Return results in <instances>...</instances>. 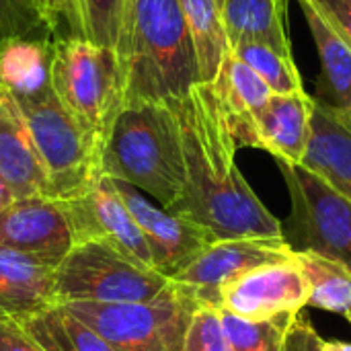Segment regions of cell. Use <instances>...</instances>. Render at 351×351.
Wrapping results in <instances>:
<instances>
[{
  "label": "cell",
  "mask_w": 351,
  "mask_h": 351,
  "mask_svg": "<svg viewBox=\"0 0 351 351\" xmlns=\"http://www.w3.org/2000/svg\"><path fill=\"white\" fill-rule=\"evenodd\" d=\"M0 319H6V317H2V315H0Z\"/></svg>",
  "instance_id": "cell-38"
},
{
  "label": "cell",
  "mask_w": 351,
  "mask_h": 351,
  "mask_svg": "<svg viewBox=\"0 0 351 351\" xmlns=\"http://www.w3.org/2000/svg\"><path fill=\"white\" fill-rule=\"evenodd\" d=\"M218 4H220V8H222V4H224V0H216Z\"/></svg>",
  "instance_id": "cell-37"
},
{
  "label": "cell",
  "mask_w": 351,
  "mask_h": 351,
  "mask_svg": "<svg viewBox=\"0 0 351 351\" xmlns=\"http://www.w3.org/2000/svg\"><path fill=\"white\" fill-rule=\"evenodd\" d=\"M315 99L306 90L274 93L257 121V148L286 165H302L313 132Z\"/></svg>",
  "instance_id": "cell-17"
},
{
  "label": "cell",
  "mask_w": 351,
  "mask_h": 351,
  "mask_svg": "<svg viewBox=\"0 0 351 351\" xmlns=\"http://www.w3.org/2000/svg\"><path fill=\"white\" fill-rule=\"evenodd\" d=\"M218 311L232 351H284L286 331L292 319L298 315L296 313V315H282L267 321H249L224 308Z\"/></svg>",
  "instance_id": "cell-26"
},
{
  "label": "cell",
  "mask_w": 351,
  "mask_h": 351,
  "mask_svg": "<svg viewBox=\"0 0 351 351\" xmlns=\"http://www.w3.org/2000/svg\"><path fill=\"white\" fill-rule=\"evenodd\" d=\"M351 49V0H308Z\"/></svg>",
  "instance_id": "cell-32"
},
{
  "label": "cell",
  "mask_w": 351,
  "mask_h": 351,
  "mask_svg": "<svg viewBox=\"0 0 351 351\" xmlns=\"http://www.w3.org/2000/svg\"><path fill=\"white\" fill-rule=\"evenodd\" d=\"M298 4L304 12L321 60L317 95L313 99L351 130V49L308 0H298Z\"/></svg>",
  "instance_id": "cell-18"
},
{
  "label": "cell",
  "mask_w": 351,
  "mask_h": 351,
  "mask_svg": "<svg viewBox=\"0 0 351 351\" xmlns=\"http://www.w3.org/2000/svg\"><path fill=\"white\" fill-rule=\"evenodd\" d=\"M51 88L76 121L101 144L125 103L115 47L84 37L51 41Z\"/></svg>",
  "instance_id": "cell-5"
},
{
  "label": "cell",
  "mask_w": 351,
  "mask_h": 351,
  "mask_svg": "<svg viewBox=\"0 0 351 351\" xmlns=\"http://www.w3.org/2000/svg\"><path fill=\"white\" fill-rule=\"evenodd\" d=\"M181 8L195 47L199 80L214 84L222 62L230 51L222 8L216 0H181Z\"/></svg>",
  "instance_id": "cell-21"
},
{
  "label": "cell",
  "mask_w": 351,
  "mask_h": 351,
  "mask_svg": "<svg viewBox=\"0 0 351 351\" xmlns=\"http://www.w3.org/2000/svg\"><path fill=\"white\" fill-rule=\"evenodd\" d=\"M212 88L237 148H257V121L274 95L271 88L232 51L226 53Z\"/></svg>",
  "instance_id": "cell-15"
},
{
  "label": "cell",
  "mask_w": 351,
  "mask_h": 351,
  "mask_svg": "<svg viewBox=\"0 0 351 351\" xmlns=\"http://www.w3.org/2000/svg\"><path fill=\"white\" fill-rule=\"evenodd\" d=\"M294 257L292 247L284 239L247 237L214 241L189 265L177 271L171 282L191 290L202 304L218 308L220 288L265 263L288 261Z\"/></svg>",
  "instance_id": "cell-9"
},
{
  "label": "cell",
  "mask_w": 351,
  "mask_h": 351,
  "mask_svg": "<svg viewBox=\"0 0 351 351\" xmlns=\"http://www.w3.org/2000/svg\"><path fill=\"white\" fill-rule=\"evenodd\" d=\"M286 8L288 0H224L222 19L230 47L241 41H263L292 53Z\"/></svg>",
  "instance_id": "cell-20"
},
{
  "label": "cell",
  "mask_w": 351,
  "mask_h": 351,
  "mask_svg": "<svg viewBox=\"0 0 351 351\" xmlns=\"http://www.w3.org/2000/svg\"><path fill=\"white\" fill-rule=\"evenodd\" d=\"M51 82V41L12 39L0 47V86L12 97L31 95Z\"/></svg>",
  "instance_id": "cell-22"
},
{
  "label": "cell",
  "mask_w": 351,
  "mask_h": 351,
  "mask_svg": "<svg viewBox=\"0 0 351 351\" xmlns=\"http://www.w3.org/2000/svg\"><path fill=\"white\" fill-rule=\"evenodd\" d=\"M0 351H45L14 319H0Z\"/></svg>",
  "instance_id": "cell-33"
},
{
  "label": "cell",
  "mask_w": 351,
  "mask_h": 351,
  "mask_svg": "<svg viewBox=\"0 0 351 351\" xmlns=\"http://www.w3.org/2000/svg\"><path fill=\"white\" fill-rule=\"evenodd\" d=\"M183 134L185 187L167 210L214 234L216 241L282 237V222L263 206L237 165V144L212 84H195L171 103Z\"/></svg>",
  "instance_id": "cell-1"
},
{
  "label": "cell",
  "mask_w": 351,
  "mask_h": 351,
  "mask_svg": "<svg viewBox=\"0 0 351 351\" xmlns=\"http://www.w3.org/2000/svg\"><path fill=\"white\" fill-rule=\"evenodd\" d=\"M284 351H325V339H321L319 331L304 311H300L292 319L286 331Z\"/></svg>",
  "instance_id": "cell-31"
},
{
  "label": "cell",
  "mask_w": 351,
  "mask_h": 351,
  "mask_svg": "<svg viewBox=\"0 0 351 351\" xmlns=\"http://www.w3.org/2000/svg\"><path fill=\"white\" fill-rule=\"evenodd\" d=\"M60 263L0 247V315L23 321L56 306Z\"/></svg>",
  "instance_id": "cell-16"
},
{
  "label": "cell",
  "mask_w": 351,
  "mask_h": 351,
  "mask_svg": "<svg viewBox=\"0 0 351 351\" xmlns=\"http://www.w3.org/2000/svg\"><path fill=\"white\" fill-rule=\"evenodd\" d=\"M109 181L138 222L152 257V267L169 280L216 241L204 226L150 204L136 187Z\"/></svg>",
  "instance_id": "cell-12"
},
{
  "label": "cell",
  "mask_w": 351,
  "mask_h": 351,
  "mask_svg": "<svg viewBox=\"0 0 351 351\" xmlns=\"http://www.w3.org/2000/svg\"><path fill=\"white\" fill-rule=\"evenodd\" d=\"M74 239L62 204L49 197L14 199L0 212V247L60 263Z\"/></svg>",
  "instance_id": "cell-13"
},
{
  "label": "cell",
  "mask_w": 351,
  "mask_h": 351,
  "mask_svg": "<svg viewBox=\"0 0 351 351\" xmlns=\"http://www.w3.org/2000/svg\"><path fill=\"white\" fill-rule=\"evenodd\" d=\"M101 175L128 183L171 210L185 187L183 134L173 105L123 103L101 148Z\"/></svg>",
  "instance_id": "cell-3"
},
{
  "label": "cell",
  "mask_w": 351,
  "mask_h": 351,
  "mask_svg": "<svg viewBox=\"0 0 351 351\" xmlns=\"http://www.w3.org/2000/svg\"><path fill=\"white\" fill-rule=\"evenodd\" d=\"M12 202H14V195H12V191L8 189V185H6V183L2 181V177H0V212L6 210Z\"/></svg>",
  "instance_id": "cell-34"
},
{
  "label": "cell",
  "mask_w": 351,
  "mask_h": 351,
  "mask_svg": "<svg viewBox=\"0 0 351 351\" xmlns=\"http://www.w3.org/2000/svg\"><path fill=\"white\" fill-rule=\"evenodd\" d=\"M346 319H348V321H350V323H351V308H350V311H348V313H346Z\"/></svg>",
  "instance_id": "cell-36"
},
{
  "label": "cell",
  "mask_w": 351,
  "mask_h": 351,
  "mask_svg": "<svg viewBox=\"0 0 351 351\" xmlns=\"http://www.w3.org/2000/svg\"><path fill=\"white\" fill-rule=\"evenodd\" d=\"M123 6L125 0H78L82 37L99 45L115 47Z\"/></svg>",
  "instance_id": "cell-27"
},
{
  "label": "cell",
  "mask_w": 351,
  "mask_h": 351,
  "mask_svg": "<svg viewBox=\"0 0 351 351\" xmlns=\"http://www.w3.org/2000/svg\"><path fill=\"white\" fill-rule=\"evenodd\" d=\"M47 175V197L68 202L99 183L101 144L56 97L51 82L14 97Z\"/></svg>",
  "instance_id": "cell-4"
},
{
  "label": "cell",
  "mask_w": 351,
  "mask_h": 351,
  "mask_svg": "<svg viewBox=\"0 0 351 351\" xmlns=\"http://www.w3.org/2000/svg\"><path fill=\"white\" fill-rule=\"evenodd\" d=\"M294 259L311 286L306 306L346 315L351 308L350 267L315 251H294Z\"/></svg>",
  "instance_id": "cell-24"
},
{
  "label": "cell",
  "mask_w": 351,
  "mask_h": 351,
  "mask_svg": "<svg viewBox=\"0 0 351 351\" xmlns=\"http://www.w3.org/2000/svg\"><path fill=\"white\" fill-rule=\"evenodd\" d=\"M33 4L49 27L53 41L82 37L78 0H33Z\"/></svg>",
  "instance_id": "cell-30"
},
{
  "label": "cell",
  "mask_w": 351,
  "mask_h": 351,
  "mask_svg": "<svg viewBox=\"0 0 351 351\" xmlns=\"http://www.w3.org/2000/svg\"><path fill=\"white\" fill-rule=\"evenodd\" d=\"M230 51L243 60L249 68H253L263 82L271 88V93L288 95L296 90H304L302 76L294 64L292 53H286L263 41H241L230 47Z\"/></svg>",
  "instance_id": "cell-25"
},
{
  "label": "cell",
  "mask_w": 351,
  "mask_h": 351,
  "mask_svg": "<svg viewBox=\"0 0 351 351\" xmlns=\"http://www.w3.org/2000/svg\"><path fill=\"white\" fill-rule=\"evenodd\" d=\"M115 51L125 103H173L202 82L181 0H125Z\"/></svg>",
  "instance_id": "cell-2"
},
{
  "label": "cell",
  "mask_w": 351,
  "mask_h": 351,
  "mask_svg": "<svg viewBox=\"0 0 351 351\" xmlns=\"http://www.w3.org/2000/svg\"><path fill=\"white\" fill-rule=\"evenodd\" d=\"M169 284L167 276L105 243H74L56 269V304L146 302Z\"/></svg>",
  "instance_id": "cell-7"
},
{
  "label": "cell",
  "mask_w": 351,
  "mask_h": 351,
  "mask_svg": "<svg viewBox=\"0 0 351 351\" xmlns=\"http://www.w3.org/2000/svg\"><path fill=\"white\" fill-rule=\"evenodd\" d=\"M45 351H113V348L66 306L56 304L19 321Z\"/></svg>",
  "instance_id": "cell-23"
},
{
  "label": "cell",
  "mask_w": 351,
  "mask_h": 351,
  "mask_svg": "<svg viewBox=\"0 0 351 351\" xmlns=\"http://www.w3.org/2000/svg\"><path fill=\"white\" fill-rule=\"evenodd\" d=\"M278 167L292 202L284 241L292 251H315L351 269V202L302 165Z\"/></svg>",
  "instance_id": "cell-8"
},
{
  "label": "cell",
  "mask_w": 351,
  "mask_h": 351,
  "mask_svg": "<svg viewBox=\"0 0 351 351\" xmlns=\"http://www.w3.org/2000/svg\"><path fill=\"white\" fill-rule=\"evenodd\" d=\"M183 351H232L218 308L202 304L193 313L185 333Z\"/></svg>",
  "instance_id": "cell-29"
},
{
  "label": "cell",
  "mask_w": 351,
  "mask_h": 351,
  "mask_svg": "<svg viewBox=\"0 0 351 351\" xmlns=\"http://www.w3.org/2000/svg\"><path fill=\"white\" fill-rule=\"evenodd\" d=\"M62 306L97 331L113 351H183L187 327L202 302L191 290L171 282L162 294L146 302Z\"/></svg>",
  "instance_id": "cell-6"
},
{
  "label": "cell",
  "mask_w": 351,
  "mask_h": 351,
  "mask_svg": "<svg viewBox=\"0 0 351 351\" xmlns=\"http://www.w3.org/2000/svg\"><path fill=\"white\" fill-rule=\"evenodd\" d=\"M325 351H351L348 341H325Z\"/></svg>",
  "instance_id": "cell-35"
},
{
  "label": "cell",
  "mask_w": 351,
  "mask_h": 351,
  "mask_svg": "<svg viewBox=\"0 0 351 351\" xmlns=\"http://www.w3.org/2000/svg\"><path fill=\"white\" fill-rule=\"evenodd\" d=\"M302 167L351 202V130L317 103Z\"/></svg>",
  "instance_id": "cell-19"
},
{
  "label": "cell",
  "mask_w": 351,
  "mask_h": 351,
  "mask_svg": "<svg viewBox=\"0 0 351 351\" xmlns=\"http://www.w3.org/2000/svg\"><path fill=\"white\" fill-rule=\"evenodd\" d=\"M0 177L14 199L47 197V175L14 97L0 86Z\"/></svg>",
  "instance_id": "cell-14"
},
{
  "label": "cell",
  "mask_w": 351,
  "mask_h": 351,
  "mask_svg": "<svg viewBox=\"0 0 351 351\" xmlns=\"http://www.w3.org/2000/svg\"><path fill=\"white\" fill-rule=\"evenodd\" d=\"M12 39L53 41L33 0H0V47Z\"/></svg>",
  "instance_id": "cell-28"
},
{
  "label": "cell",
  "mask_w": 351,
  "mask_h": 351,
  "mask_svg": "<svg viewBox=\"0 0 351 351\" xmlns=\"http://www.w3.org/2000/svg\"><path fill=\"white\" fill-rule=\"evenodd\" d=\"M308 296L311 286L292 257L259 265L226 282L218 292V308L249 321H267L304 311Z\"/></svg>",
  "instance_id": "cell-10"
},
{
  "label": "cell",
  "mask_w": 351,
  "mask_h": 351,
  "mask_svg": "<svg viewBox=\"0 0 351 351\" xmlns=\"http://www.w3.org/2000/svg\"><path fill=\"white\" fill-rule=\"evenodd\" d=\"M60 204L70 224L74 243H105L138 263L152 267L146 239L107 177H101L99 183L86 193Z\"/></svg>",
  "instance_id": "cell-11"
}]
</instances>
